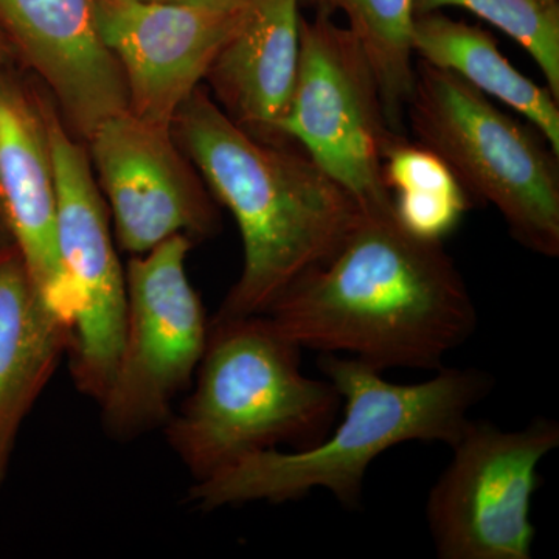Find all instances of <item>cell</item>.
<instances>
[{"mask_svg":"<svg viewBox=\"0 0 559 559\" xmlns=\"http://www.w3.org/2000/svg\"><path fill=\"white\" fill-rule=\"evenodd\" d=\"M266 316L297 347L344 353L381 371L443 369L479 322L443 241L404 229L395 210L362 212L336 253Z\"/></svg>","mask_w":559,"mask_h":559,"instance_id":"6da1fadb","label":"cell"},{"mask_svg":"<svg viewBox=\"0 0 559 559\" xmlns=\"http://www.w3.org/2000/svg\"><path fill=\"white\" fill-rule=\"evenodd\" d=\"M559 447V425L538 417L521 429L466 419L452 457L426 502V521L440 559H530L532 498L538 466Z\"/></svg>","mask_w":559,"mask_h":559,"instance_id":"ba28073f","label":"cell"},{"mask_svg":"<svg viewBox=\"0 0 559 559\" xmlns=\"http://www.w3.org/2000/svg\"><path fill=\"white\" fill-rule=\"evenodd\" d=\"M246 9L97 0L98 27L123 73L132 116L171 130Z\"/></svg>","mask_w":559,"mask_h":559,"instance_id":"8fae6325","label":"cell"},{"mask_svg":"<svg viewBox=\"0 0 559 559\" xmlns=\"http://www.w3.org/2000/svg\"><path fill=\"white\" fill-rule=\"evenodd\" d=\"M300 0H250L205 81L219 108L261 142L285 145L299 69Z\"/></svg>","mask_w":559,"mask_h":559,"instance_id":"5bb4252c","label":"cell"},{"mask_svg":"<svg viewBox=\"0 0 559 559\" xmlns=\"http://www.w3.org/2000/svg\"><path fill=\"white\" fill-rule=\"evenodd\" d=\"M382 175L396 219L426 240L443 241L473 202L441 157L407 138L396 139L385 150Z\"/></svg>","mask_w":559,"mask_h":559,"instance_id":"ac0fdd59","label":"cell"},{"mask_svg":"<svg viewBox=\"0 0 559 559\" xmlns=\"http://www.w3.org/2000/svg\"><path fill=\"white\" fill-rule=\"evenodd\" d=\"M536 2L543 3V5H558V0H536Z\"/></svg>","mask_w":559,"mask_h":559,"instance_id":"7402d4cb","label":"cell"},{"mask_svg":"<svg viewBox=\"0 0 559 559\" xmlns=\"http://www.w3.org/2000/svg\"><path fill=\"white\" fill-rule=\"evenodd\" d=\"M319 367L340 392L341 425L311 447L257 452L193 481L189 502L194 509L285 503L312 489H325L342 507L356 509L374 460L411 441L450 447L495 382L487 371L443 367L430 380L395 384L381 370L340 355L320 356Z\"/></svg>","mask_w":559,"mask_h":559,"instance_id":"3957f363","label":"cell"},{"mask_svg":"<svg viewBox=\"0 0 559 559\" xmlns=\"http://www.w3.org/2000/svg\"><path fill=\"white\" fill-rule=\"evenodd\" d=\"M415 14L448 7L468 10L507 33L535 60L547 87L559 100V3L536 0H414Z\"/></svg>","mask_w":559,"mask_h":559,"instance_id":"d6986e66","label":"cell"},{"mask_svg":"<svg viewBox=\"0 0 559 559\" xmlns=\"http://www.w3.org/2000/svg\"><path fill=\"white\" fill-rule=\"evenodd\" d=\"M11 248H14L13 241H11L9 230H7L5 224H3L2 216H0V252H3V250H9Z\"/></svg>","mask_w":559,"mask_h":559,"instance_id":"44dd1931","label":"cell"},{"mask_svg":"<svg viewBox=\"0 0 559 559\" xmlns=\"http://www.w3.org/2000/svg\"><path fill=\"white\" fill-rule=\"evenodd\" d=\"M314 14L342 13L369 58L390 128L406 138V108L415 81L414 0H300Z\"/></svg>","mask_w":559,"mask_h":559,"instance_id":"e0dca14e","label":"cell"},{"mask_svg":"<svg viewBox=\"0 0 559 559\" xmlns=\"http://www.w3.org/2000/svg\"><path fill=\"white\" fill-rule=\"evenodd\" d=\"M0 27L39 79L75 138L128 109L123 73L103 39L97 0H0Z\"/></svg>","mask_w":559,"mask_h":559,"instance_id":"4fadbf2b","label":"cell"},{"mask_svg":"<svg viewBox=\"0 0 559 559\" xmlns=\"http://www.w3.org/2000/svg\"><path fill=\"white\" fill-rule=\"evenodd\" d=\"M3 44L2 39H0V58H2Z\"/></svg>","mask_w":559,"mask_h":559,"instance_id":"603a6c76","label":"cell"},{"mask_svg":"<svg viewBox=\"0 0 559 559\" xmlns=\"http://www.w3.org/2000/svg\"><path fill=\"white\" fill-rule=\"evenodd\" d=\"M145 2L171 3V5L212 7V9H242L250 0H145Z\"/></svg>","mask_w":559,"mask_h":559,"instance_id":"ffe728a7","label":"cell"},{"mask_svg":"<svg viewBox=\"0 0 559 559\" xmlns=\"http://www.w3.org/2000/svg\"><path fill=\"white\" fill-rule=\"evenodd\" d=\"M114 237L131 255L176 235L205 240L219 230V213L200 171L176 142L130 110L102 121L84 140Z\"/></svg>","mask_w":559,"mask_h":559,"instance_id":"30bf717a","label":"cell"},{"mask_svg":"<svg viewBox=\"0 0 559 559\" xmlns=\"http://www.w3.org/2000/svg\"><path fill=\"white\" fill-rule=\"evenodd\" d=\"M171 130L241 235L240 277L213 319L266 314L293 283L336 253L362 216L300 146L253 139L204 87L182 103Z\"/></svg>","mask_w":559,"mask_h":559,"instance_id":"7a4b0ae2","label":"cell"},{"mask_svg":"<svg viewBox=\"0 0 559 559\" xmlns=\"http://www.w3.org/2000/svg\"><path fill=\"white\" fill-rule=\"evenodd\" d=\"M47 105V98L0 72V216L40 296L72 329L75 301L58 253Z\"/></svg>","mask_w":559,"mask_h":559,"instance_id":"7c38bea8","label":"cell"},{"mask_svg":"<svg viewBox=\"0 0 559 559\" xmlns=\"http://www.w3.org/2000/svg\"><path fill=\"white\" fill-rule=\"evenodd\" d=\"M47 121L57 173L58 253L75 301L70 374L80 393L100 403L119 358L127 278L86 145L70 132L51 100Z\"/></svg>","mask_w":559,"mask_h":559,"instance_id":"9c48e42d","label":"cell"},{"mask_svg":"<svg viewBox=\"0 0 559 559\" xmlns=\"http://www.w3.org/2000/svg\"><path fill=\"white\" fill-rule=\"evenodd\" d=\"M193 241L176 235L131 255L124 271L127 312L112 380L100 403L110 439L131 441L164 428L173 403L197 374L210 320L187 275Z\"/></svg>","mask_w":559,"mask_h":559,"instance_id":"8992f818","label":"cell"},{"mask_svg":"<svg viewBox=\"0 0 559 559\" xmlns=\"http://www.w3.org/2000/svg\"><path fill=\"white\" fill-rule=\"evenodd\" d=\"M70 342L72 329L43 299L17 250L0 252V488L22 423Z\"/></svg>","mask_w":559,"mask_h":559,"instance_id":"9a60e30c","label":"cell"},{"mask_svg":"<svg viewBox=\"0 0 559 559\" xmlns=\"http://www.w3.org/2000/svg\"><path fill=\"white\" fill-rule=\"evenodd\" d=\"M283 131L364 213L393 212L382 160L404 135L390 128L380 84L358 39L325 14L300 16L299 69Z\"/></svg>","mask_w":559,"mask_h":559,"instance_id":"52a82bcc","label":"cell"},{"mask_svg":"<svg viewBox=\"0 0 559 559\" xmlns=\"http://www.w3.org/2000/svg\"><path fill=\"white\" fill-rule=\"evenodd\" d=\"M412 49L415 60L454 73L474 90L521 114L559 156L558 98L549 87H540L514 68L488 32L430 11L415 16Z\"/></svg>","mask_w":559,"mask_h":559,"instance_id":"2e32d148","label":"cell"},{"mask_svg":"<svg viewBox=\"0 0 559 559\" xmlns=\"http://www.w3.org/2000/svg\"><path fill=\"white\" fill-rule=\"evenodd\" d=\"M406 127L471 201L498 210L514 240L538 255H559V156L532 124L454 73L415 60Z\"/></svg>","mask_w":559,"mask_h":559,"instance_id":"5b68a950","label":"cell"},{"mask_svg":"<svg viewBox=\"0 0 559 559\" xmlns=\"http://www.w3.org/2000/svg\"><path fill=\"white\" fill-rule=\"evenodd\" d=\"M300 349L266 314L210 319L193 393L164 426L194 481L278 444L325 439L341 395L326 378L301 373Z\"/></svg>","mask_w":559,"mask_h":559,"instance_id":"277c9868","label":"cell"}]
</instances>
